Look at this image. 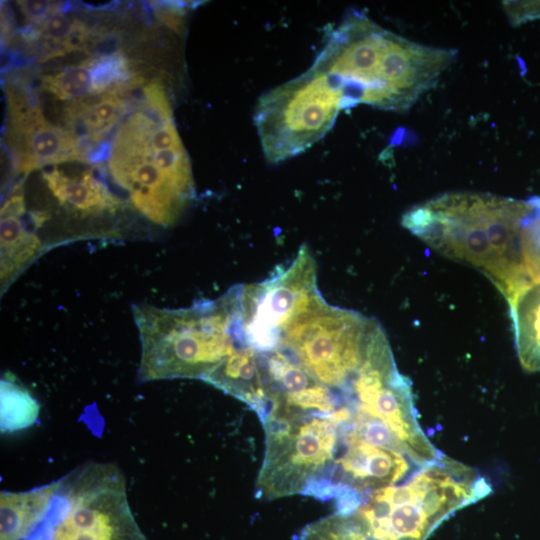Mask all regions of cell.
<instances>
[{
	"mask_svg": "<svg viewBox=\"0 0 540 540\" xmlns=\"http://www.w3.org/2000/svg\"><path fill=\"white\" fill-rule=\"evenodd\" d=\"M503 7L514 24L540 18V1H506Z\"/></svg>",
	"mask_w": 540,
	"mask_h": 540,
	"instance_id": "cell-20",
	"label": "cell"
},
{
	"mask_svg": "<svg viewBox=\"0 0 540 540\" xmlns=\"http://www.w3.org/2000/svg\"><path fill=\"white\" fill-rule=\"evenodd\" d=\"M30 36L41 39L46 53L44 59L82 49L88 30L84 24L71 18L60 9L52 13Z\"/></svg>",
	"mask_w": 540,
	"mask_h": 540,
	"instance_id": "cell-16",
	"label": "cell"
},
{
	"mask_svg": "<svg viewBox=\"0 0 540 540\" xmlns=\"http://www.w3.org/2000/svg\"><path fill=\"white\" fill-rule=\"evenodd\" d=\"M25 201L17 188L1 207L0 272L1 292L16 280L43 251V244L35 229L25 221Z\"/></svg>",
	"mask_w": 540,
	"mask_h": 540,
	"instance_id": "cell-10",
	"label": "cell"
},
{
	"mask_svg": "<svg viewBox=\"0 0 540 540\" xmlns=\"http://www.w3.org/2000/svg\"><path fill=\"white\" fill-rule=\"evenodd\" d=\"M54 484L47 510L27 540H147L116 463L81 464Z\"/></svg>",
	"mask_w": 540,
	"mask_h": 540,
	"instance_id": "cell-7",
	"label": "cell"
},
{
	"mask_svg": "<svg viewBox=\"0 0 540 540\" xmlns=\"http://www.w3.org/2000/svg\"><path fill=\"white\" fill-rule=\"evenodd\" d=\"M299 540H381L356 511L335 512L305 526Z\"/></svg>",
	"mask_w": 540,
	"mask_h": 540,
	"instance_id": "cell-17",
	"label": "cell"
},
{
	"mask_svg": "<svg viewBox=\"0 0 540 540\" xmlns=\"http://www.w3.org/2000/svg\"><path fill=\"white\" fill-rule=\"evenodd\" d=\"M262 422L265 452L256 497L274 500L303 494L333 497L341 448L340 423L332 415L271 412Z\"/></svg>",
	"mask_w": 540,
	"mask_h": 540,
	"instance_id": "cell-6",
	"label": "cell"
},
{
	"mask_svg": "<svg viewBox=\"0 0 540 540\" xmlns=\"http://www.w3.org/2000/svg\"><path fill=\"white\" fill-rule=\"evenodd\" d=\"M18 6L26 20L32 25L38 27L41 25L52 13L59 10V4H55L51 1H18Z\"/></svg>",
	"mask_w": 540,
	"mask_h": 540,
	"instance_id": "cell-19",
	"label": "cell"
},
{
	"mask_svg": "<svg viewBox=\"0 0 540 540\" xmlns=\"http://www.w3.org/2000/svg\"><path fill=\"white\" fill-rule=\"evenodd\" d=\"M43 176L59 203L79 216L113 213L122 206V201L92 171L69 174L54 167Z\"/></svg>",
	"mask_w": 540,
	"mask_h": 540,
	"instance_id": "cell-11",
	"label": "cell"
},
{
	"mask_svg": "<svg viewBox=\"0 0 540 540\" xmlns=\"http://www.w3.org/2000/svg\"><path fill=\"white\" fill-rule=\"evenodd\" d=\"M9 102V141L19 173L86 160L82 140L72 130L49 123L38 107L12 97Z\"/></svg>",
	"mask_w": 540,
	"mask_h": 540,
	"instance_id": "cell-9",
	"label": "cell"
},
{
	"mask_svg": "<svg viewBox=\"0 0 540 540\" xmlns=\"http://www.w3.org/2000/svg\"><path fill=\"white\" fill-rule=\"evenodd\" d=\"M54 488L51 482L28 491H1L0 540H27L45 514Z\"/></svg>",
	"mask_w": 540,
	"mask_h": 540,
	"instance_id": "cell-14",
	"label": "cell"
},
{
	"mask_svg": "<svg viewBox=\"0 0 540 540\" xmlns=\"http://www.w3.org/2000/svg\"><path fill=\"white\" fill-rule=\"evenodd\" d=\"M42 88L59 100L75 101L93 95L92 58L44 75Z\"/></svg>",
	"mask_w": 540,
	"mask_h": 540,
	"instance_id": "cell-18",
	"label": "cell"
},
{
	"mask_svg": "<svg viewBox=\"0 0 540 540\" xmlns=\"http://www.w3.org/2000/svg\"><path fill=\"white\" fill-rule=\"evenodd\" d=\"M108 170L133 206L161 226L173 225L194 197L190 160L171 110L145 103L131 113L113 138Z\"/></svg>",
	"mask_w": 540,
	"mask_h": 540,
	"instance_id": "cell-3",
	"label": "cell"
},
{
	"mask_svg": "<svg viewBox=\"0 0 540 540\" xmlns=\"http://www.w3.org/2000/svg\"><path fill=\"white\" fill-rule=\"evenodd\" d=\"M207 383L250 406L262 420L266 413V396L256 351L240 343L205 379Z\"/></svg>",
	"mask_w": 540,
	"mask_h": 540,
	"instance_id": "cell-12",
	"label": "cell"
},
{
	"mask_svg": "<svg viewBox=\"0 0 540 540\" xmlns=\"http://www.w3.org/2000/svg\"><path fill=\"white\" fill-rule=\"evenodd\" d=\"M456 56L453 49L414 42L351 12L312 67L340 94L344 108L367 104L402 112L437 82Z\"/></svg>",
	"mask_w": 540,
	"mask_h": 540,
	"instance_id": "cell-1",
	"label": "cell"
},
{
	"mask_svg": "<svg viewBox=\"0 0 540 540\" xmlns=\"http://www.w3.org/2000/svg\"><path fill=\"white\" fill-rule=\"evenodd\" d=\"M141 341V381L204 380L239 346L238 286L180 309L132 307Z\"/></svg>",
	"mask_w": 540,
	"mask_h": 540,
	"instance_id": "cell-4",
	"label": "cell"
},
{
	"mask_svg": "<svg viewBox=\"0 0 540 540\" xmlns=\"http://www.w3.org/2000/svg\"><path fill=\"white\" fill-rule=\"evenodd\" d=\"M491 492L471 468L441 455L405 483L370 493L355 511L381 540H426L454 512Z\"/></svg>",
	"mask_w": 540,
	"mask_h": 540,
	"instance_id": "cell-5",
	"label": "cell"
},
{
	"mask_svg": "<svg viewBox=\"0 0 540 540\" xmlns=\"http://www.w3.org/2000/svg\"><path fill=\"white\" fill-rule=\"evenodd\" d=\"M0 407L2 433L15 432L30 427L38 419L40 410L37 400L11 374H5L1 378Z\"/></svg>",
	"mask_w": 540,
	"mask_h": 540,
	"instance_id": "cell-15",
	"label": "cell"
},
{
	"mask_svg": "<svg viewBox=\"0 0 540 540\" xmlns=\"http://www.w3.org/2000/svg\"><path fill=\"white\" fill-rule=\"evenodd\" d=\"M342 109L340 97L311 67L271 89L254 112L264 156L279 163L303 152L331 129Z\"/></svg>",
	"mask_w": 540,
	"mask_h": 540,
	"instance_id": "cell-8",
	"label": "cell"
},
{
	"mask_svg": "<svg viewBox=\"0 0 540 540\" xmlns=\"http://www.w3.org/2000/svg\"><path fill=\"white\" fill-rule=\"evenodd\" d=\"M535 197L451 192L416 205L402 225L432 249L480 270L508 301L524 276V245Z\"/></svg>",
	"mask_w": 540,
	"mask_h": 540,
	"instance_id": "cell-2",
	"label": "cell"
},
{
	"mask_svg": "<svg viewBox=\"0 0 540 540\" xmlns=\"http://www.w3.org/2000/svg\"><path fill=\"white\" fill-rule=\"evenodd\" d=\"M124 91H108L70 101L63 116L68 129L79 138L82 134L86 140L99 141L126 113Z\"/></svg>",
	"mask_w": 540,
	"mask_h": 540,
	"instance_id": "cell-13",
	"label": "cell"
}]
</instances>
